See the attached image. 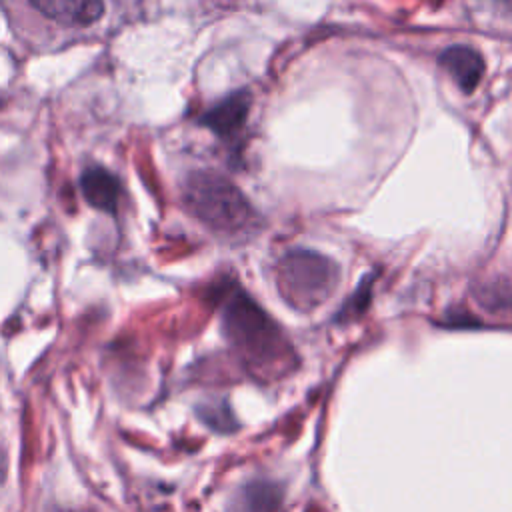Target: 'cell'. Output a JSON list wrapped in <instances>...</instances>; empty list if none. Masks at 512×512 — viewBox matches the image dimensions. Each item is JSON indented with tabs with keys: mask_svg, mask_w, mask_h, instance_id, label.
Listing matches in <instances>:
<instances>
[{
	"mask_svg": "<svg viewBox=\"0 0 512 512\" xmlns=\"http://www.w3.org/2000/svg\"><path fill=\"white\" fill-rule=\"evenodd\" d=\"M222 326L230 344L258 368H274L290 356L288 342L276 322L246 294H232L222 310Z\"/></svg>",
	"mask_w": 512,
	"mask_h": 512,
	"instance_id": "6da1fadb",
	"label": "cell"
},
{
	"mask_svg": "<svg viewBox=\"0 0 512 512\" xmlns=\"http://www.w3.org/2000/svg\"><path fill=\"white\" fill-rule=\"evenodd\" d=\"M184 202L198 220L222 234L248 232L256 222L248 198L230 180L214 172L190 174L184 184Z\"/></svg>",
	"mask_w": 512,
	"mask_h": 512,
	"instance_id": "7a4b0ae2",
	"label": "cell"
},
{
	"mask_svg": "<svg viewBox=\"0 0 512 512\" xmlns=\"http://www.w3.org/2000/svg\"><path fill=\"white\" fill-rule=\"evenodd\" d=\"M338 280V264L312 250H292L278 264V292L300 312L314 310L328 300Z\"/></svg>",
	"mask_w": 512,
	"mask_h": 512,
	"instance_id": "3957f363",
	"label": "cell"
},
{
	"mask_svg": "<svg viewBox=\"0 0 512 512\" xmlns=\"http://www.w3.org/2000/svg\"><path fill=\"white\" fill-rule=\"evenodd\" d=\"M48 20L64 26H90L104 14L102 0H28Z\"/></svg>",
	"mask_w": 512,
	"mask_h": 512,
	"instance_id": "277c9868",
	"label": "cell"
},
{
	"mask_svg": "<svg viewBox=\"0 0 512 512\" xmlns=\"http://www.w3.org/2000/svg\"><path fill=\"white\" fill-rule=\"evenodd\" d=\"M438 62L450 74L456 86L466 94L472 92L482 80L484 60L480 52L470 46H450L440 54Z\"/></svg>",
	"mask_w": 512,
	"mask_h": 512,
	"instance_id": "5b68a950",
	"label": "cell"
},
{
	"mask_svg": "<svg viewBox=\"0 0 512 512\" xmlns=\"http://www.w3.org/2000/svg\"><path fill=\"white\" fill-rule=\"evenodd\" d=\"M250 110V98L246 92H236L226 100L218 102L212 110L202 116V124L208 126L222 138L232 136L246 120Z\"/></svg>",
	"mask_w": 512,
	"mask_h": 512,
	"instance_id": "8992f818",
	"label": "cell"
},
{
	"mask_svg": "<svg viewBox=\"0 0 512 512\" xmlns=\"http://www.w3.org/2000/svg\"><path fill=\"white\" fill-rule=\"evenodd\" d=\"M80 190L86 202L98 210L114 214L120 198V184L114 174L104 168H90L80 178Z\"/></svg>",
	"mask_w": 512,
	"mask_h": 512,
	"instance_id": "52a82bcc",
	"label": "cell"
},
{
	"mask_svg": "<svg viewBox=\"0 0 512 512\" xmlns=\"http://www.w3.org/2000/svg\"><path fill=\"white\" fill-rule=\"evenodd\" d=\"M502 2H506V4H512V0H502Z\"/></svg>",
	"mask_w": 512,
	"mask_h": 512,
	"instance_id": "ba28073f",
	"label": "cell"
}]
</instances>
